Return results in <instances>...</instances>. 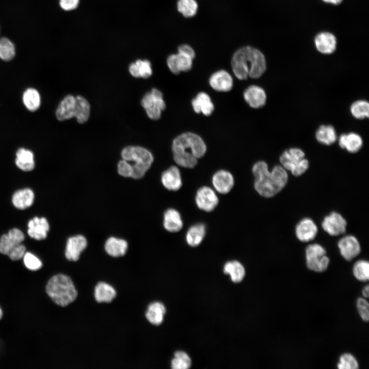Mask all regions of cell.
I'll list each match as a JSON object with an SVG mask.
<instances>
[{
  "mask_svg": "<svg viewBox=\"0 0 369 369\" xmlns=\"http://www.w3.org/2000/svg\"><path fill=\"white\" fill-rule=\"evenodd\" d=\"M252 173L255 190L265 198L277 194L285 187L288 181L287 171L282 166L276 165L270 171L266 162L262 160L254 164Z\"/></svg>",
  "mask_w": 369,
  "mask_h": 369,
  "instance_id": "cell-1",
  "label": "cell"
},
{
  "mask_svg": "<svg viewBox=\"0 0 369 369\" xmlns=\"http://www.w3.org/2000/svg\"><path fill=\"white\" fill-rule=\"evenodd\" d=\"M172 150L174 160L177 165L184 168H193L197 165L198 159L206 154L207 146L197 134L186 132L174 138Z\"/></svg>",
  "mask_w": 369,
  "mask_h": 369,
  "instance_id": "cell-2",
  "label": "cell"
},
{
  "mask_svg": "<svg viewBox=\"0 0 369 369\" xmlns=\"http://www.w3.org/2000/svg\"><path fill=\"white\" fill-rule=\"evenodd\" d=\"M231 66L235 76L240 80L250 77H260L266 68L263 54L259 50L249 46L239 49L234 54Z\"/></svg>",
  "mask_w": 369,
  "mask_h": 369,
  "instance_id": "cell-3",
  "label": "cell"
},
{
  "mask_svg": "<svg viewBox=\"0 0 369 369\" xmlns=\"http://www.w3.org/2000/svg\"><path fill=\"white\" fill-rule=\"evenodd\" d=\"M46 292L50 299L60 306L68 305L77 296V291L72 279L63 274L55 275L49 279Z\"/></svg>",
  "mask_w": 369,
  "mask_h": 369,
  "instance_id": "cell-4",
  "label": "cell"
},
{
  "mask_svg": "<svg viewBox=\"0 0 369 369\" xmlns=\"http://www.w3.org/2000/svg\"><path fill=\"white\" fill-rule=\"evenodd\" d=\"M90 113V106L85 98L80 95L74 97L68 95L60 102L55 115L59 121L75 117L78 123L84 124L88 120Z\"/></svg>",
  "mask_w": 369,
  "mask_h": 369,
  "instance_id": "cell-5",
  "label": "cell"
},
{
  "mask_svg": "<svg viewBox=\"0 0 369 369\" xmlns=\"http://www.w3.org/2000/svg\"><path fill=\"white\" fill-rule=\"evenodd\" d=\"M123 159L132 161V178H142L151 167L154 158L152 153L147 149L139 146H128L125 148L121 153Z\"/></svg>",
  "mask_w": 369,
  "mask_h": 369,
  "instance_id": "cell-6",
  "label": "cell"
},
{
  "mask_svg": "<svg viewBox=\"0 0 369 369\" xmlns=\"http://www.w3.org/2000/svg\"><path fill=\"white\" fill-rule=\"evenodd\" d=\"M281 166L295 176H299L309 168V161L304 152L299 148H292L284 151L280 155Z\"/></svg>",
  "mask_w": 369,
  "mask_h": 369,
  "instance_id": "cell-7",
  "label": "cell"
},
{
  "mask_svg": "<svg viewBox=\"0 0 369 369\" xmlns=\"http://www.w3.org/2000/svg\"><path fill=\"white\" fill-rule=\"evenodd\" d=\"M307 268L315 272L321 273L326 271L330 263V259L325 249L318 243L308 245L305 250Z\"/></svg>",
  "mask_w": 369,
  "mask_h": 369,
  "instance_id": "cell-8",
  "label": "cell"
},
{
  "mask_svg": "<svg viewBox=\"0 0 369 369\" xmlns=\"http://www.w3.org/2000/svg\"><path fill=\"white\" fill-rule=\"evenodd\" d=\"M141 104L145 109L148 117L153 120L159 119L162 111L166 108L162 94L156 88L152 89L150 92L144 95L141 101Z\"/></svg>",
  "mask_w": 369,
  "mask_h": 369,
  "instance_id": "cell-9",
  "label": "cell"
},
{
  "mask_svg": "<svg viewBox=\"0 0 369 369\" xmlns=\"http://www.w3.org/2000/svg\"><path fill=\"white\" fill-rule=\"evenodd\" d=\"M195 201L198 209L210 212L218 206L219 198L214 189L208 186H202L197 190Z\"/></svg>",
  "mask_w": 369,
  "mask_h": 369,
  "instance_id": "cell-10",
  "label": "cell"
},
{
  "mask_svg": "<svg viewBox=\"0 0 369 369\" xmlns=\"http://www.w3.org/2000/svg\"><path fill=\"white\" fill-rule=\"evenodd\" d=\"M347 222L339 213L332 212L326 216L321 223L323 230L332 236H337L346 231Z\"/></svg>",
  "mask_w": 369,
  "mask_h": 369,
  "instance_id": "cell-11",
  "label": "cell"
},
{
  "mask_svg": "<svg viewBox=\"0 0 369 369\" xmlns=\"http://www.w3.org/2000/svg\"><path fill=\"white\" fill-rule=\"evenodd\" d=\"M337 245L341 255L348 261L356 257L361 252L359 241L352 235L342 237L338 241Z\"/></svg>",
  "mask_w": 369,
  "mask_h": 369,
  "instance_id": "cell-12",
  "label": "cell"
},
{
  "mask_svg": "<svg viewBox=\"0 0 369 369\" xmlns=\"http://www.w3.org/2000/svg\"><path fill=\"white\" fill-rule=\"evenodd\" d=\"M212 184L214 190L221 194L229 193L233 189L235 180L232 174L225 170L216 171L212 177Z\"/></svg>",
  "mask_w": 369,
  "mask_h": 369,
  "instance_id": "cell-13",
  "label": "cell"
},
{
  "mask_svg": "<svg viewBox=\"0 0 369 369\" xmlns=\"http://www.w3.org/2000/svg\"><path fill=\"white\" fill-rule=\"evenodd\" d=\"M318 227L310 218H304L300 220L295 227L297 238L303 242H308L315 239L318 233Z\"/></svg>",
  "mask_w": 369,
  "mask_h": 369,
  "instance_id": "cell-14",
  "label": "cell"
},
{
  "mask_svg": "<svg viewBox=\"0 0 369 369\" xmlns=\"http://www.w3.org/2000/svg\"><path fill=\"white\" fill-rule=\"evenodd\" d=\"M87 245L86 238L81 235H77L68 238L66 247L65 256L69 261H76L79 258L81 253Z\"/></svg>",
  "mask_w": 369,
  "mask_h": 369,
  "instance_id": "cell-15",
  "label": "cell"
},
{
  "mask_svg": "<svg viewBox=\"0 0 369 369\" xmlns=\"http://www.w3.org/2000/svg\"><path fill=\"white\" fill-rule=\"evenodd\" d=\"M193 58L186 54L178 53L170 55L167 63L170 70L175 74L190 70L192 67Z\"/></svg>",
  "mask_w": 369,
  "mask_h": 369,
  "instance_id": "cell-16",
  "label": "cell"
},
{
  "mask_svg": "<svg viewBox=\"0 0 369 369\" xmlns=\"http://www.w3.org/2000/svg\"><path fill=\"white\" fill-rule=\"evenodd\" d=\"M161 182L163 186L169 191L179 190L182 185V180L178 168L172 166L163 172L161 175Z\"/></svg>",
  "mask_w": 369,
  "mask_h": 369,
  "instance_id": "cell-17",
  "label": "cell"
},
{
  "mask_svg": "<svg viewBox=\"0 0 369 369\" xmlns=\"http://www.w3.org/2000/svg\"><path fill=\"white\" fill-rule=\"evenodd\" d=\"M24 239L25 235L19 229L10 230L7 234H3L0 238V253L7 255L14 247L22 243Z\"/></svg>",
  "mask_w": 369,
  "mask_h": 369,
  "instance_id": "cell-18",
  "label": "cell"
},
{
  "mask_svg": "<svg viewBox=\"0 0 369 369\" xmlns=\"http://www.w3.org/2000/svg\"><path fill=\"white\" fill-rule=\"evenodd\" d=\"M209 84L217 91L228 92L233 88V79L227 71L220 70L211 75L209 78Z\"/></svg>",
  "mask_w": 369,
  "mask_h": 369,
  "instance_id": "cell-19",
  "label": "cell"
},
{
  "mask_svg": "<svg viewBox=\"0 0 369 369\" xmlns=\"http://www.w3.org/2000/svg\"><path fill=\"white\" fill-rule=\"evenodd\" d=\"M243 98L251 107L257 109L265 105L266 95L264 90L261 87L256 85H251L244 90Z\"/></svg>",
  "mask_w": 369,
  "mask_h": 369,
  "instance_id": "cell-20",
  "label": "cell"
},
{
  "mask_svg": "<svg viewBox=\"0 0 369 369\" xmlns=\"http://www.w3.org/2000/svg\"><path fill=\"white\" fill-rule=\"evenodd\" d=\"M28 234L32 238L37 240L45 239L49 230V224L44 217H35L28 223Z\"/></svg>",
  "mask_w": 369,
  "mask_h": 369,
  "instance_id": "cell-21",
  "label": "cell"
},
{
  "mask_svg": "<svg viewBox=\"0 0 369 369\" xmlns=\"http://www.w3.org/2000/svg\"><path fill=\"white\" fill-rule=\"evenodd\" d=\"M315 44L319 52L323 54H329L335 51L337 40L333 34L326 32H321L315 37Z\"/></svg>",
  "mask_w": 369,
  "mask_h": 369,
  "instance_id": "cell-22",
  "label": "cell"
},
{
  "mask_svg": "<svg viewBox=\"0 0 369 369\" xmlns=\"http://www.w3.org/2000/svg\"><path fill=\"white\" fill-rule=\"evenodd\" d=\"M163 223L165 230L171 233L180 231L183 225L180 213L173 208L168 209L165 212Z\"/></svg>",
  "mask_w": 369,
  "mask_h": 369,
  "instance_id": "cell-23",
  "label": "cell"
},
{
  "mask_svg": "<svg viewBox=\"0 0 369 369\" xmlns=\"http://www.w3.org/2000/svg\"><path fill=\"white\" fill-rule=\"evenodd\" d=\"M194 111L206 116L210 115L214 110V106L210 96L205 92H199L191 102Z\"/></svg>",
  "mask_w": 369,
  "mask_h": 369,
  "instance_id": "cell-24",
  "label": "cell"
},
{
  "mask_svg": "<svg viewBox=\"0 0 369 369\" xmlns=\"http://www.w3.org/2000/svg\"><path fill=\"white\" fill-rule=\"evenodd\" d=\"M206 234V227L202 223H197L191 225L186 232L185 239L187 244L196 247L200 244Z\"/></svg>",
  "mask_w": 369,
  "mask_h": 369,
  "instance_id": "cell-25",
  "label": "cell"
},
{
  "mask_svg": "<svg viewBox=\"0 0 369 369\" xmlns=\"http://www.w3.org/2000/svg\"><path fill=\"white\" fill-rule=\"evenodd\" d=\"M339 146L346 149L350 153L357 152L362 147V139L361 136L355 133L341 134L339 138Z\"/></svg>",
  "mask_w": 369,
  "mask_h": 369,
  "instance_id": "cell-26",
  "label": "cell"
},
{
  "mask_svg": "<svg viewBox=\"0 0 369 369\" xmlns=\"http://www.w3.org/2000/svg\"><path fill=\"white\" fill-rule=\"evenodd\" d=\"M126 240L114 237L109 238L105 244V250L111 256L117 257L124 256L128 249Z\"/></svg>",
  "mask_w": 369,
  "mask_h": 369,
  "instance_id": "cell-27",
  "label": "cell"
},
{
  "mask_svg": "<svg viewBox=\"0 0 369 369\" xmlns=\"http://www.w3.org/2000/svg\"><path fill=\"white\" fill-rule=\"evenodd\" d=\"M34 198V195L32 190L26 188L16 191L13 195L12 201L15 208L24 210L33 204Z\"/></svg>",
  "mask_w": 369,
  "mask_h": 369,
  "instance_id": "cell-28",
  "label": "cell"
},
{
  "mask_svg": "<svg viewBox=\"0 0 369 369\" xmlns=\"http://www.w3.org/2000/svg\"><path fill=\"white\" fill-rule=\"evenodd\" d=\"M15 161L16 166L24 171H32L35 167L33 153L25 148L17 150Z\"/></svg>",
  "mask_w": 369,
  "mask_h": 369,
  "instance_id": "cell-29",
  "label": "cell"
},
{
  "mask_svg": "<svg viewBox=\"0 0 369 369\" xmlns=\"http://www.w3.org/2000/svg\"><path fill=\"white\" fill-rule=\"evenodd\" d=\"M116 295L115 289L106 282H99L95 287L94 297L98 302H110Z\"/></svg>",
  "mask_w": 369,
  "mask_h": 369,
  "instance_id": "cell-30",
  "label": "cell"
},
{
  "mask_svg": "<svg viewBox=\"0 0 369 369\" xmlns=\"http://www.w3.org/2000/svg\"><path fill=\"white\" fill-rule=\"evenodd\" d=\"M166 311L162 303L154 302L149 305L145 316L151 324L157 325L162 322Z\"/></svg>",
  "mask_w": 369,
  "mask_h": 369,
  "instance_id": "cell-31",
  "label": "cell"
},
{
  "mask_svg": "<svg viewBox=\"0 0 369 369\" xmlns=\"http://www.w3.org/2000/svg\"><path fill=\"white\" fill-rule=\"evenodd\" d=\"M129 70L130 74L135 77L148 78L152 74L151 65L148 60H137L130 65Z\"/></svg>",
  "mask_w": 369,
  "mask_h": 369,
  "instance_id": "cell-32",
  "label": "cell"
},
{
  "mask_svg": "<svg viewBox=\"0 0 369 369\" xmlns=\"http://www.w3.org/2000/svg\"><path fill=\"white\" fill-rule=\"evenodd\" d=\"M223 272L230 276L234 282H240L245 275V269L238 261L232 260L226 262L223 266Z\"/></svg>",
  "mask_w": 369,
  "mask_h": 369,
  "instance_id": "cell-33",
  "label": "cell"
},
{
  "mask_svg": "<svg viewBox=\"0 0 369 369\" xmlns=\"http://www.w3.org/2000/svg\"><path fill=\"white\" fill-rule=\"evenodd\" d=\"M316 138L320 143L330 145L336 141L337 134L332 126L322 125L319 127L316 132Z\"/></svg>",
  "mask_w": 369,
  "mask_h": 369,
  "instance_id": "cell-34",
  "label": "cell"
},
{
  "mask_svg": "<svg viewBox=\"0 0 369 369\" xmlns=\"http://www.w3.org/2000/svg\"><path fill=\"white\" fill-rule=\"evenodd\" d=\"M23 102L29 111L31 112L36 111L39 108L41 103L39 92L32 88L26 89L23 95Z\"/></svg>",
  "mask_w": 369,
  "mask_h": 369,
  "instance_id": "cell-35",
  "label": "cell"
},
{
  "mask_svg": "<svg viewBox=\"0 0 369 369\" xmlns=\"http://www.w3.org/2000/svg\"><path fill=\"white\" fill-rule=\"evenodd\" d=\"M353 274L359 281L365 282L369 279V262L361 259L357 261L353 267Z\"/></svg>",
  "mask_w": 369,
  "mask_h": 369,
  "instance_id": "cell-36",
  "label": "cell"
},
{
  "mask_svg": "<svg viewBox=\"0 0 369 369\" xmlns=\"http://www.w3.org/2000/svg\"><path fill=\"white\" fill-rule=\"evenodd\" d=\"M15 55V48L13 43L8 38H0V58L5 61L13 59Z\"/></svg>",
  "mask_w": 369,
  "mask_h": 369,
  "instance_id": "cell-37",
  "label": "cell"
},
{
  "mask_svg": "<svg viewBox=\"0 0 369 369\" xmlns=\"http://www.w3.org/2000/svg\"><path fill=\"white\" fill-rule=\"evenodd\" d=\"M177 7L178 11L187 17L194 16L198 9L197 3L195 0H178Z\"/></svg>",
  "mask_w": 369,
  "mask_h": 369,
  "instance_id": "cell-38",
  "label": "cell"
},
{
  "mask_svg": "<svg viewBox=\"0 0 369 369\" xmlns=\"http://www.w3.org/2000/svg\"><path fill=\"white\" fill-rule=\"evenodd\" d=\"M352 115L357 119L368 117L369 115L368 102L364 100H359L353 102L350 108Z\"/></svg>",
  "mask_w": 369,
  "mask_h": 369,
  "instance_id": "cell-39",
  "label": "cell"
},
{
  "mask_svg": "<svg viewBox=\"0 0 369 369\" xmlns=\"http://www.w3.org/2000/svg\"><path fill=\"white\" fill-rule=\"evenodd\" d=\"M191 365L189 356L184 352L177 351L174 354V357L171 361V368L173 369H187Z\"/></svg>",
  "mask_w": 369,
  "mask_h": 369,
  "instance_id": "cell-40",
  "label": "cell"
},
{
  "mask_svg": "<svg viewBox=\"0 0 369 369\" xmlns=\"http://www.w3.org/2000/svg\"><path fill=\"white\" fill-rule=\"evenodd\" d=\"M337 367L339 369H357L359 363L352 354L345 353L340 356Z\"/></svg>",
  "mask_w": 369,
  "mask_h": 369,
  "instance_id": "cell-41",
  "label": "cell"
},
{
  "mask_svg": "<svg viewBox=\"0 0 369 369\" xmlns=\"http://www.w3.org/2000/svg\"><path fill=\"white\" fill-rule=\"evenodd\" d=\"M23 259L25 266L30 271H37L42 267L41 260L30 252H26Z\"/></svg>",
  "mask_w": 369,
  "mask_h": 369,
  "instance_id": "cell-42",
  "label": "cell"
},
{
  "mask_svg": "<svg viewBox=\"0 0 369 369\" xmlns=\"http://www.w3.org/2000/svg\"><path fill=\"white\" fill-rule=\"evenodd\" d=\"M356 307L362 320L367 322L369 319V303L365 298L359 297L356 301Z\"/></svg>",
  "mask_w": 369,
  "mask_h": 369,
  "instance_id": "cell-43",
  "label": "cell"
},
{
  "mask_svg": "<svg viewBox=\"0 0 369 369\" xmlns=\"http://www.w3.org/2000/svg\"><path fill=\"white\" fill-rule=\"evenodd\" d=\"M25 246L20 243L14 247L8 253L7 256L12 260L16 261L23 258L26 253Z\"/></svg>",
  "mask_w": 369,
  "mask_h": 369,
  "instance_id": "cell-44",
  "label": "cell"
},
{
  "mask_svg": "<svg viewBox=\"0 0 369 369\" xmlns=\"http://www.w3.org/2000/svg\"><path fill=\"white\" fill-rule=\"evenodd\" d=\"M117 171L118 174L122 176L132 178L133 171L131 165L123 159L118 163Z\"/></svg>",
  "mask_w": 369,
  "mask_h": 369,
  "instance_id": "cell-45",
  "label": "cell"
},
{
  "mask_svg": "<svg viewBox=\"0 0 369 369\" xmlns=\"http://www.w3.org/2000/svg\"><path fill=\"white\" fill-rule=\"evenodd\" d=\"M79 0H59L60 7L65 11H71L76 9Z\"/></svg>",
  "mask_w": 369,
  "mask_h": 369,
  "instance_id": "cell-46",
  "label": "cell"
},
{
  "mask_svg": "<svg viewBox=\"0 0 369 369\" xmlns=\"http://www.w3.org/2000/svg\"><path fill=\"white\" fill-rule=\"evenodd\" d=\"M178 52L189 55L193 59L195 57V53L193 48L189 45H182L179 47Z\"/></svg>",
  "mask_w": 369,
  "mask_h": 369,
  "instance_id": "cell-47",
  "label": "cell"
},
{
  "mask_svg": "<svg viewBox=\"0 0 369 369\" xmlns=\"http://www.w3.org/2000/svg\"><path fill=\"white\" fill-rule=\"evenodd\" d=\"M369 286L368 284L366 285L362 290V294L364 298H368L369 295Z\"/></svg>",
  "mask_w": 369,
  "mask_h": 369,
  "instance_id": "cell-48",
  "label": "cell"
},
{
  "mask_svg": "<svg viewBox=\"0 0 369 369\" xmlns=\"http://www.w3.org/2000/svg\"><path fill=\"white\" fill-rule=\"evenodd\" d=\"M323 2L334 5H338L340 4L342 0H322Z\"/></svg>",
  "mask_w": 369,
  "mask_h": 369,
  "instance_id": "cell-49",
  "label": "cell"
},
{
  "mask_svg": "<svg viewBox=\"0 0 369 369\" xmlns=\"http://www.w3.org/2000/svg\"><path fill=\"white\" fill-rule=\"evenodd\" d=\"M3 315V310L1 309V308L0 307V320L2 319Z\"/></svg>",
  "mask_w": 369,
  "mask_h": 369,
  "instance_id": "cell-50",
  "label": "cell"
}]
</instances>
